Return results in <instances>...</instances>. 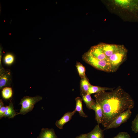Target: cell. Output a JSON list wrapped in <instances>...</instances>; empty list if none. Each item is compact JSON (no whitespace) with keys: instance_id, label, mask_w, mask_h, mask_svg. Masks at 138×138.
Segmentation results:
<instances>
[{"instance_id":"14","label":"cell","mask_w":138,"mask_h":138,"mask_svg":"<svg viewBox=\"0 0 138 138\" xmlns=\"http://www.w3.org/2000/svg\"><path fill=\"white\" fill-rule=\"evenodd\" d=\"M80 95L86 105L87 107L91 109L92 106L96 103L95 101L91 97L90 95L88 93H80Z\"/></svg>"},{"instance_id":"23","label":"cell","mask_w":138,"mask_h":138,"mask_svg":"<svg viewBox=\"0 0 138 138\" xmlns=\"http://www.w3.org/2000/svg\"><path fill=\"white\" fill-rule=\"evenodd\" d=\"M6 107L3 106L0 108V118H2L4 116L5 112Z\"/></svg>"},{"instance_id":"2","label":"cell","mask_w":138,"mask_h":138,"mask_svg":"<svg viewBox=\"0 0 138 138\" xmlns=\"http://www.w3.org/2000/svg\"><path fill=\"white\" fill-rule=\"evenodd\" d=\"M83 60L95 68L107 72H111L109 62L105 60H100L93 57L87 51L83 54Z\"/></svg>"},{"instance_id":"13","label":"cell","mask_w":138,"mask_h":138,"mask_svg":"<svg viewBox=\"0 0 138 138\" xmlns=\"http://www.w3.org/2000/svg\"><path fill=\"white\" fill-rule=\"evenodd\" d=\"M114 88L94 86L90 84L88 93L91 95L93 94L101 93L106 90L112 91L113 90Z\"/></svg>"},{"instance_id":"20","label":"cell","mask_w":138,"mask_h":138,"mask_svg":"<svg viewBox=\"0 0 138 138\" xmlns=\"http://www.w3.org/2000/svg\"><path fill=\"white\" fill-rule=\"evenodd\" d=\"M75 66L79 75L81 78H84L86 76L85 68L81 63L77 62Z\"/></svg>"},{"instance_id":"25","label":"cell","mask_w":138,"mask_h":138,"mask_svg":"<svg viewBox=\"0 0 138 138\" xmlns=\"http://www.w3.org/2000/svg\"><path fill=\"white\" fill-rule=\"evenodd\" d=\"M4 106V104L2 100V99H0V108Z\"/></svg>"},{"instance_id":"18","label":"cell","mask_w":138,"mask_h":138,"mask_svg":"<svg viewBox=\"0 0 138 138\" xmlns=\"http://www.w3.org/2000/svg\"><path fill=\"white\" fill-rule=\"evenodd\" d=\"M15 56L11 53H7L4 56L3 61L5 64L7 65L12 64L15 60Z\"/></svg>"},{"instance_id":"9","label":"cell","mask_w":138,"mask_h":138,"mask_svg":"<svg viewBox=\"0 0 138 138\" xmlns=\"http://www.w3.org/2000/svg\"><path fill=\"white\" fill-rule=\"evenodd\" d=\"M76 112L74 110L65 113L59 120L56 121L55 122L56 126L60 129H62L64 125L71 120Z\"/></svg>"},{"instance_id":"15","label":"cell","mask_w":138,"mask_h":138,"mask_svg":"<svg viewBox=\"0 0 138 138\" xmlns=\"http://www.w3.org/2000/svg\"><path fill=\"white\" fill-rule=\"evenodd\" d=\"M80 84V93H88L90 84L86 76L84 77L81 78Z\"/></svg>"},{"instance_id":"21","label":"cell","mask_w":138,"mask_h":138,"mask_svg":"<svg viewBox=\"0 0 138 138\" xmlns=\"http://www.w3.org/2000/svg\"><path fill=\"white\" fill-rule=\"evenodd\" d=\"M132 130L136 133L138 132V114L132 122L131 127Z\"/></svg>"},{"instance_id":"24","label":"cell","mask_w":138,"mask_h":138,"mask_svg":"<svg viewBox=\"0 0 138 138\" xmlns=\"http://www.w3.org/2000/svg\"><path fill=\"white\" fill-rule=\"evenodd\" d=\"M75 138H88L85 134H83L76 137Z\"/></svg>"},{"instance_id":"1","label":"cell","mask_w":138,"mask_h":138,"mask_svg":"<svg viewBox=\"0 0 138 138\" xmlns=\"http://www.w3.org/2000/svg\"><path fill=\"white\" fill-rule=\"evenodd\" d=\"M95 101L101 106L103 112L101 123L106 128L120 114L134 106V102L128 93L120 86L110 91L96 93Z\"/></svg>"},{"instance_id":"4","label":"cell","mask_w":138,"mask_h":138,"mask_svg":"<svg viewBox=\"0 0 138 138\" xmlns=\"http://www.w3.org/2000/svg\"><path fill=\"white\" fill-rule=\"evenodd\" d=\"M42 97L37 96L34 97L26 96L24 97L21 100L20 104L22 106L20 111L17 115H25L31 111L35 104L41 100Z\"/></svg>"},{"instance_id":"12","label":"cell","mask_w":138,"mask_h":138,"mask_svg":"<svg viewBox=\"0 0 138 138\" xmlns=\"http://www.w3.org/2000/svg\"><path fill=\"white\" fill-rule=\"evenodd\" d=\"M37 138H57L53 129L42 128Z\"/></svg>"},{"instance_id":"7","label":"cell","mask_w":138,"mask_h":138,"mask_svg":"<svg viewBox=\"0 0 138 138\" xmlns=\"http://www.w3.org/2000/svg\"><path fill=\"white\" fill-rule=\"evenodd\" d=\"M88 52L93 57L96 59L105 60L109 62L108 58L104 53L101 43L91 47Z\"/></svg>"},{"instance_id":"6","label":"cell","mask_w":138,"mask_h":138,"mask_svg":"<svg viewBox=\"0 0 138 138\" xmlns=\"http://www.w3.org/2000/svg\"><path fill=\"white\" fill-rule=\"evenodd\" d=\"M12 82L11 73L9 70L4 68L0 69V89L10 87Z\"/></svg>"},{"instance_id":"10","label":"cell","mask_w":138,"mask_h":138,"mask_svg":"<svg viewBox=\"0 0 138 138\" xmlns=\"http://www.w3.org/2000/svg\"><path fill=\"white\" fill-rule=\"evenodd\" d=\"M85 134L88 138H104L103 131L98 124L91 131Z\"/></svg>"},{"instance_id":"19","label":"cell","mask_w":138,"mask_h":138,"mask_svg":"<svg viewBox=\"0 0 138 138\" xmlns=\"http://www.w3.org/2000/svg\"><path fill=\"white\" fill-rule=\"evenodd\" d=\"M13 95V90L10 87H6L2 89V97L5 99H8L10 98Z\"/></svg>"},{"instance_id":"17","label":"cell","mask_w":138,"mask_h":138,"mask_svg":"<svg viewBox=\"0 0 138 138\" xmlns=\"http://www.w3.org/2000/svg\"><path fill=\"white\" fill-rule=\"evenodd\" d=\"M76 105L75 111H77L80 116L86 118L88 116L84 112L83 109L82 100L81 98L77 97L75 99Z\"/></svg>"},{"instance_id":"16","label":"cell","mask_w":138,"mask_h":138,"mask_svg":"<svg viewBox=\"0 0 138 138\" xmlns=\"http://www.w3.org/2000/svg\"><path fill=\"white\" fill-rule=\"evenodd\" d=\"M5 107V112L4 117L10 119L13 118L17 115L18 113L15 111L13 105L12 101H10L8 106H6Z\"/></svg>"},{"instance_id":"22","label":"cell","mask_w":138,"mask_h":138,"mask_svg":"<svg viewBox=\"0 0 138 138\" xmlns=\"http://www.w3.org/2000/svg\"><path fill=\"white\" fill-rule=\"evenodd\" d=\"M113 138H131L130 135L127 132H121Z\"/></svg>"},{"instance_id":"5","label":"cell","mask_w":138,"mask_h":138,"mask_svg":"<svg viewBox=\"0 0 138 138\" xmlns=\"http://www.w3.org/2000/svg\"><path fill=\"white\" fill-rule=\"evenodd\" d=\"M132 114L131 110H128L121 113L107 127L106 129L117 128L122 124L126 122Z\"/></svg>"},{"instance_id":"11","label":"cell","mask_w":138,"mask_h":138,"mask_svg":"<svg viewBox=\"0 0 138 138\" xmlns=\"http://www.w3.org/2000/svg\"><path fill=\"white\" fill-rule=\"evenodd\" d=\"M95 102V103L92 106L91 109L95 111V119L98 124L99 125L101 123L103 113L101 106L98 102Z\"/></svg>"},{"instance_id":"3","label":"cell","mask_w":138,"mask_h":138,"mask_svg":"<svg viewBox=\"0 0 138 138\" xmlns=\"http://www.w3.org/2000/svg\"><path fill=\"white\" fill-rule=\"evenodd\" d=\"M127 50L124 47L108 57L111 72L116 71L126 57Z\"/></svg>"},{"instance_id":"8","label":"cell","mask_w":138,"mask_h":138,"mask_svg":"<svg viewBox=\"0 0 138 138\" xmlns=\"http://www.w3.org/2000/svg\"><path fill=\"white\" fill-rule=\"evenodd\" d=\"M101 44L104 53L108 58L124 47L123 45L104 43H101Z\"/></svg>"}]
</instances>
